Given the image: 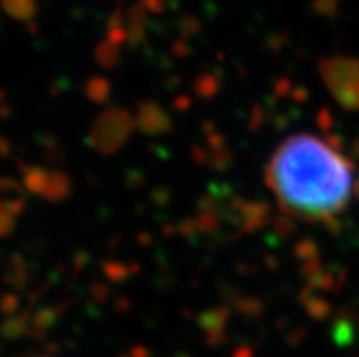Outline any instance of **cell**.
Here are the masks:
<instances>
[{"instance_id": "6da1fadb", "label": "cell", "mask_w": 359, "mask_h": 357, "mask_svg": "<svg viewBox=\"0 0 359 357\" xmlns=\"http://www.w3.org/2000/svg\"><path fill=\"white\" fill-rule=\"evenodd\" d=\"M266 182L285 212L301 221L337 217L355 194L354 166L325 139L297 133L270 157Z\"/></svg>"}]
</instances>
